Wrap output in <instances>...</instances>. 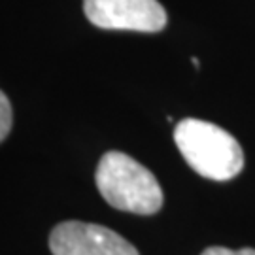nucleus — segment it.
<instances>
[{
  "instance_id": "4",
  "label": "nucleus",
  "mask_w": 255,
  "mask_h": 255,
  "mask_svg": "<svg viewBox=\"0 0 255 255\" xmlns=\"http://www.w3.org/2000/svg\"><path fill=\"white\" fill-rule=\"evenodd\" d=\"M53 255H140L116 231L85 221H63L49 235Z\"/></svg>"
},
{
  "instance_id": "6",
  "label": "nucleus",
  "mask_w": 255,
  "mask_h": 255,
  "mask_svg": "<svg viewBox=\"0 0 255 255\" xmlns=\"http://www.w3.org/2000/svg\"><path fill=\"white\" fill-rule=\"evenodd\" d=\"M201 255H255L254 248H242V250H231L223 246H210Z\"/></svg>"
},
{
  "instance_id": "3",
  "label": "nucleus",
  "mask_w": 255,
  "mask_h": 255,
  "mask_svg": "<svg viewBox=\"0 0 255 255\" xmlns=\"http://www.w3.org/2000/svg\"><path fill=\"white\" fill-rule=\"evenodd\" d=\"M85 17L106 30L159 32L166 27V11L159 0H83Z\"/></svg>"
},
{
  "instance_id": "1",
  "label": "nucleus",
  "mask_w": 255,
  "mask_h": 255,
  "mask_svg": "<svg viewBox=\"0 0 255 255\" xmlns=\"http://www.w3.org/2000/svg\"><path fill=\"white\" fill-rule=\"evenodd\" d=\"M95 182L104 201L121 212L151 216L163 208V189L153 172L127 153L102 155Z\"/></svg>"
},
{
  "instance_id": "5",
  "label": "nucleus",
  "mask_w": 255,
  "mask_h": 255,
  "mask_svg": "<svg viewBox=\"0 0 255 255\" xmlns=\"http://www.w3.org/2000/svg\"><path fill=\"white\" fill-rule=\"evenodd\" d=\"M11 121H13L11 104H9L8 97L0 91V142L9 134V130H11Z\"/></svg>"
},
{
  "instance_id": "2",
  "label": "nucleus",
  "mask_w": 255,
  "mask_h": 255,
  "mask_svg": "<svg viewBox=\"0 0 255 255\" xmlns=\"http://www.w3.org/2000/svg\"><path fill=\"white\" fill-rule=\"evenodd\" d=\"M174 142L187 164L208 180H233L244 166V153L237 138L208 121H180L174 128Z\"/></svg>"
}]
</instances>
